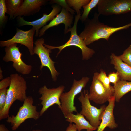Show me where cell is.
I'll list each match as a JSON object with an SVG mask.
<instances>
[{
    "mask_svg": "<svg viewBox=\"0 0 131 131\" xmlns=\"http://www.w3.org/2000/svg\"><path fill=\"white\" fill-rule=\"evenodd\" d=\"M99 15L98 13L95 12L92 19L88 18L84 22V28L79 36L84 41L86 45L101 39L108 41L110 36L114 33L131 26V22L118 27L110 26L100 22Z\"/></svg>",
    "mask_w": 131,
    "mask_h": 131,
    "instance_id": "6da1fadb",
    "label": "cell"
},
{
    "mask_svg": "<svg viewBox=\"0 0 131 131\" xmlns=\"http://www.w3.org/2000/svg\"><path fill=\"white\" fill-rule=\"evenodd\" d=\"M47 1L44 0H25L14 15L13 19L17 17L33 15L40 10L41 7Z\"/></svg>",
    "mask_w": 131,
    "mask_h": 131,
    "instance_id": "2e32d148",
    "label": "cell"
},
{
    "mask_svg": "<svg viewBox=\"0 0 131 131\" xmlns=\"http://www.w3.org/2000/svg\"><path fill=\"white\" fill-rule=\"evenodd\" d=\"M17 45L14 44L5 47V54L3 60L6 62H12L13 67L18 72L23 75L28 74L31 71L32 66L26 64L22 60L21 57L22 54Z\"/></svg>",
    "mask_w": 131,
    "mask_h": 131,
    "instance_id": "30bf717a",
    "label": "cell"
},
{
    "mask_svg": "<svg viewBox=\"0 0 131 131\" xmlns=\"http://www.w3.org/2000/svg\"><path fill=\"white\" fill-rule=\"evenodd\" d=\"M3 71L2 70L1 67L0 69V79L2 80L3 78Z\"/></svg>",
    "mask_w": 131,
    "mask_h": 131,
    "instance_id": "1f68e13d",
    "label": "cell"
},
{
    "mask_svg": "<svg viewBox=\"0 0 131 131\" xmlns=\"http://www.w3.org/2000/svg\"><path fill=\"white\" fill-rule=\"evenodd\" d=\"M23 0H5L6 13L9 15L10 19H13L14 15L17 11Z\"/></svg>",
    "mask_w": 131,
    "mask_h": 131,
    "instance_id": "ffe728a7",
    "label": "cell"
},
{
    "mask_svg": "<svg viewBox=\"0 0 131 131\" xmlns=\"http://www.w3.org/2000/svg\"><path fill=\"white\" fill-rule=\"evenodd\" d=\"M113 87L115 101L118 102L123 96L131 91V81L120 80Z\"/></svg>",
    "mask_w": 131,
    "mask_h": 131,
    "instance_id": "d6986e66",
    "label": "cell"
},
{
    "mask_svg": "<svg viewBox=\"0 0 131 131\" xmlns=\"http://www.w3.org/2000/svg\"><path fill=\"white\" fill-rule=\"evenodd\" d=\"M131 54V45H130L128 48Z\"/></svg>",
    "mask_w": 131,
    "mask_h": 131,
    "instance_id": "d6a6232c",
    "label": "cell"
},
{
    "mask_svg": "<svg viewBox=\"0 0 131 131\" xmlns=\"http://www.w3.org/2000/svg\"><path fill=\"white\" fill-rule=\"evenodd\" d=\"M89 79L87 77H82L78 81L74 79L70 90L61 94L60 98L61 103L60 109L65 117L68 114L73 113L74 112H77L76 107L74 106V99L85 87Z\"/></svg>",
    "mask_w": 131,
    "mask_h": 131,
    "instance_id": "5b68a950",
    "label": "cell"
},
{
    "mask_svg": "<svg viewBox=\"0 0 131 131\" xmlns=\"http://www.w3.org/2000/svg\"><path fill=\"white\" fill-rule=\"evenodd\" d=\"M73 15L62 8L61 11L48 25L44 26L40 30L38 36L41 37L45 33V31L51 27L58 25L61 23L65 25L64 33H67L69 29L71 28L73 19Z\"/></svg>",
    "mask_w": 131,
    "mask_h": 131,
    "instance_id": "5bb4252c",
    "label": "cell"
},
{
    "mask_svg": "<svg viewBox=\"0 0 131 131\" xmlns=\"http://www.w3.org/2000/svg\"><path fill=\"white\" fill-rule=\"evenodd\" d=\"M35 32V29L32 27L27 31H24L17 28L15 35L11 39L0 42V46L6 47L14 44H20L26 47L30 55L32 56L34 49L33 37Z\"/></svg>",
    "mask_w": 131,
    "mask_h": 131,
    "instance_id": "7c38bea8",
    "label": "cell"
},
{
    "mask_svg": "<svg viewBox=\"0 0 131 131\" xmlns=\"http://www.w3.org/2000/svg\"><path fill=\"white\" fill-rule=\"evenodd\" d=\"M89 92L84 90L80 93L78 99L82 106L81 110L80 113L83 115L89 122L90 124L96 129L99 126L103 113L106 106L102 105L99 109L92 106L88 98Z\"/></svg>",
    "mask_w": 131,
    "mask_h": 131,
    "instance_id": "277c9868",
    "label": "cell"
},
{
    "mask_svg": "<svg viewBox=\"0 0 131 131\" xmlns=\"http://www.w3.org/2000/svg\"><path fill=\"white\" fill-rule=\"evenodd\" d=\"M64 88V86H61L56 88H48L45 85L40 88L38 93L41 96L39 99L41 101V104L42 106L39 112L40 116L54 104L57 105L60 109L61 107L60 98Z\"/></svg>",
    "mask_w": 131,
    "mask_h": 131,
    "instance_id": "9c48e42d",
    "label": "cell"
},
{
    "mask_svg": "<svg viewBox=\"0 0 131 131\" xmlns=\"http://www.w3.org/2000/svg\"><path fill=\"white\" fill-rule=\"evenodd\" d=\"M97 6L100 15L124 14L131 11V0H99Z\"/></svg>",
    "mask_w": 131,
    "mask_h": 131,
    "instance_id": "52a82bcc",
    "label": "cell"
},
{
    "mask_svg": "<svg viewBox=\"0 0 131 131\" xmlns=\"http://www.w3.org/2000/svg\"><path fill=\"white\" fill-rule=\"evenodd\" d=\"M0 131H9L5 125L3 124L0 125Z\"/></svg>",
    "mask_w": 131,
    "mask_h": 131,
    "instance_id": "4dcf8cb0",
    "label": "cell"
},
{
    "mask_svg": "<svg viewBox=\"0 0 131 131\" xmlns=\"http://www.w3.org/2000/svg\"><path fill=\"white\" fill-rule=\"evenodd\" d=\"M108 77L110 83L115 85L120 80L119 75L117 72L110 73L108 75Z\"/></svg>",
    "mask_w": 131,
    "mask_h": 131,
    "instance_id": "83f0119b",
    "label": "cell"
},
{
    "mask_svg": "<svg viewBox=\"0 0 131 131\" xmlns=\"http://www.w3.org/2000/svg\"><path fill=\"white\" fill-rule=\"evenodd\" d=\"M33 102L32 97H27L16 115H12L7 118L6 121L11 123L12 130H16L27 119L37 120L39 118L40 116L39 112L37 111L36 106L33 105Z\"/></svg>",
    "mask_w": 131,
    "mask_h": 131,
    "instance_id": "8992f818",
    "label": "cell"
},
{
    "mask_svg": "<svg viewBox=\"0 0 131 131\" xmlns=\"http://www.w3.org/2000/svg\"><path fill=\"white\" fill-rule=\"evenodd\" d=\"M118 57L122 61L131 67V54L128 48L122 54Z\"/></svg>",
    "mask_w": 131,
    "mask_h": 131,
    "instance_id": "d4e9b609",
    "label": "cell"
},
{
    "mask_svg": "<svg viewBox=\"0 0 131 131\" xmlns=\"http://www.w3.org/2000/svg\"><path fill=\"white\" fill-rule=\"evenodd\" d=\"M110 58L111 63L118 73L120 80L131 81V67L113 53L111 54Z\"/></svg>",
    "mask_w": 131,
    "mask_h": 131,
    "instance_id": "e0dca14e",
    "label": "cell"
},
{
    "mask_svg": "<svg viewBox=\"0 0 131 131\" xmlns=\"http://www.w3.org/2000/svg\"><path fill=\"white\" fill-rule=\"evenodd\" d=\"M98 78L107 89H110L113 87L110 85L109 79L105 71L102 70L99 73H98Z\"/></svg>",
    "mask_w": 131,
    "mask_h": 131,
    "instance_id": "cb8c5ba5",
    "label": "cell"
},
{
    "mask_svg": "<svg viewBox=\"0 0 131 131\" xmlns=\"http://www.w3.org/2000/svg\"><path fill=\"white\" fill-rule=\"evenodd\" d=\"M77 131L75 124L70 123L67 128L66 131Z\"/></svg>",
    "mask_w": 131,
    "mask_h": 131,
    "instance_id": "f546056e",
    "label": "cell"
},
{
    "mask_svg": "<svg viewBox=\"0 0 131 131\" xmlns=\"http://www.w3.org/2000/svg\"><path fill=\"white\" fill-rule=\"evenodd\" d=\"M11 82V79L10 76L2 79L0 82V90L7 88L8 87H9Z\"/></svg>",
    "mask_w": 131,
    "mask_h": 131,
    "instance_id": "f1b7e54d",
    "label": "cell"
},
{
    "mask_svg": "<svg viewBox=\"0 0 131 131\" xmlns=\"http://www.w3.org/2000/svg\"><path fill=\"white\" fill-rule=\"evenodd\" d=\"M115 101L114 96L109 98L108 101L109 103L103 113L101 123L97 131H103L107 127L112 129L118 127V125L115 123L113 113Z\"/></svg>",
    "mask_w": 131,
    "mask_h": 131,
    "instance_id": "9a60e30c",
    "label": "cell"
},
{
    "mask_svg": "<svg viewBox=\"0 0 131 131\" xmlns=\"http://www.w3.org/2000/svg\"><path fill=\"white\" fill-rule=\"evenodd\" d=\"M11 82L7 89L6 99L5 107L0 112V120L9 117V109L16 100L23 102L27 96L26 91L27 88L26 82L25 79L17 73L11 74Z\"/></svg>",
    "mask_w": 131,
    "mask_h": 131,
    "instance_id": "7a4b0ae2",
    "label": "cell"
},
{
    "mask_svg": "<svg viewBox=\"0 0 131 131\" xmlns=\"http://www.w3.org/2000/svg\"><path fill=\"white\" fill-rule=\"evenodd\" d=\"M83 115L77 113L76 114L70 113L65 117L66 120L70 123H75L78 131H81L82 129L86 130V131H93L96 129L93 127L89 122L84 118Z\"/></svg>",
    "mask_w": 131,
    "mask_h": 131,
    "instance_id": "ac0fdd59",
    "label": "cell"
},
{
    "mask_svg": "<svg viewBox=\"0 0 131 131\" xmlns=\"http://www.w3.org/2000/svg\"><path fill=\"white\" fill-rule=\"evenodd\" d=\"M90 0H66V2L70 7H73L77 14H80V10L82 7L87 4Z\"/></svg>",
    "mask_w": 131,
    "mask_h": 131,
    "instance_id": "7402d4cb",
    "label": "cell"
},
{
    "mask_svg": "<svg viewBox=\"0 0 131 131\" xmlns=\"http://www.w3.org/2000/svg\"><path fill=\"white\" fill-rule=\"evenodd\" d=\"M32 131H42V130L39 129L33 130Z\"/></svg>",
    "mask_w": 131,
    "mask_h": 131,
    "instance_id": "836d02e7",
    "label": "cell"
},
{
    "mask_svg": "<svg viewBox=\"0 0 131 131\" xmlns=\"http://www.w3.org/2000/svg\"><path fill=\"white\" fill-rule=\"evenodd\" d=\"M7 89L0 90V112L4 109L5 104Z\"/></svg>",
    "mask_w": 131,
    "mask_h": 131,
    "instance_id": "484cf974",
    "label": "cell"
},
{
    "mask_svg": "<svg viewBox=\"0 0 131 131\" xmlns=\"http://www.w3.org/2000/svg\"><path fill=\"white\" fill-rule=\"evenodd\" d=\"M52 9L49 14L44 13L41 18L35 20L29 21L24 20L23 17H18V24L19 26H23L25 25L32 26L35 30V36H38L40 30L41 28L46 25L47 22L52 21L61 10V7L58 4L52 6Z\"/></svg>",
    "mask_w": 131,
    "mask_h": 131,
    "instance_id": "4fadbf2b",
    "label": "cell"
},
{
    "mask_svg": "<svg viewBox=\"0 0 131 131\" xmlns=\"http://www.w3.org/2000/svg\"><path fill=\"white\" fill-rule=\"evenodd\" d=\"M44 40L43 38L37 39L34 43L33 54H36L38 56L41 62L40 69L41 70L44 67H47L49 69L52 78L54 81H56L59 73L56 70L54 66L55 63L50 57L51 50L45 47L44 45Z\"/></svg>",
    "mask_w": 131,
    "mask_h": 131,
    "instance_id": "8fae6325",
    "label": "cell"
},
{
    "mask_svg": "<svg viewBox=\"0 0 131 131\" xmlns=\"http://www.w3.org/2000/svg\"><path fill=\"white\" fill-rule=\"evenodd\" d=\"M81 14H77L75 16L73 26L68 30L67 33L70 32V38L67 42L64 44L57 46H53L44 44V46L51 50L58 49L59 51L57 56L65 48L71 46H74L80 48L81 50L83 60H87L90 58L95 53V51L92 49L88 47L84 41L77 33V26L78 22L81 16Z\"/></svg>",
    "mask_w": 131,
    "mask_h": 131,
    "instance_id": "3957f363",
    "label": "cell"
},
{
    "mask_svg": "<svg viewBox=\"0 0 131 131\" xmlns=\"http://www.w3.org/2000/svg\"><path fill=\"white\" fill-rule=\"evenodd\" d=\"M6 13L5 0H0V26L1 28L7 20V16H5Z\"/></svg>",
    "mask_w": 131,
    "mask_h": 131,
    "instance_id": "603a6c76",
    "label": "cell"
},
{
    "mask_svg": "<svg viewBox=\"0 0 131 131\" xmlns=\"http://www.w3.org/2000/svg\"><path fill=\"white\" fill-rule=\"evenodd\" d=\"M99 0H91L87 4L83 7V11L81 16L80 19L82 22H84L88 18V15L90 11L97 4Z\"/></svg>",
    "mask_w": 131,
    "mask_h": 131,
    "instance_id": "44dd1931",
    "label": "cell"
},
{
    "mask_svg": "<svg viewBox=\"0 0 131 131\" xmlns=\"http://www.w3.org/2000/svg\"><path fill=\"white\" fill-rule=\"evenodd\" d=\"M51 2L53 3H56L62 7L67 11L70 12L73 15L74 14V10L72 9L69 6L66 0H51Z\"/></svg>",
    "mask_w": 131,
    "mask_h": 131,
    "instance_id": "4316f807",
    "label": "cell"
},
{
    "mask_svg": "<svg viewBox=\"0 0 131 131\" xmlns=\"http://www.w3.org/2000/svg\"><path fill=\"white\" fill-rule=\"evenodd\" d=\"M98 74L97 72L94 73L88 98L90 101L102 104L108 101L110 98L114 96V90L113 86L110 89L106 88L98 79Z\"/></svg>",
    "mask_w": 131,
    "mask_h": 131,
    "instance_id": "ba28073f",
    "label": "cell"
}]
</instances>
